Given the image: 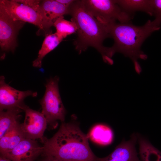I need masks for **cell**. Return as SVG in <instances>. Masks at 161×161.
I'll return each mask as SVG.
<instances>
[{
    "mask_svg": "<svg viewBox=\"0 0 161 161\" xmlns=\"http://www.w3.org/2000/svg\"><path fill=\"white\" fill-rule=\"evenodd\" d=\"M115 3L126 13L133 15L137 11H142L152 16L151 0H117Z\"/></svg>",
    "mask_w": 161,
    "mask_h": 161,
    "instance_id": "5bb4252c",
    "label": "cell"
},
{
    "mask_svg": "<svg viewBox=\"0 0 161 161\" xmlns=\"http://www.w3.org/2000/svg\"><path fill=\"white\" fill-rule=\"evenodd\" d=\"M25 138L21 124L18 121H17L12 125L0 138V155H4Z\"/></svg>",
    "mask_w": 161,
    "mask_h": 161,
    "instance_id": "7c38bea8",
    "label": "cell"
},
{
    "mask_svg": "<svg viewBox=\"0 0 161 161\" xmlns=\"http://www.w3.org/2000/svg\"><path fill=\"white\" fill-rule=\"evenodd\" d=\"M0 161H12L5 157L0 155Z\"/></svg>",
    "mask_w": 161,
    "mask_h": 161,
    "instance_id": "cb8c5ba5",
    "label": "cell"
},
{
    "mask_svg": "<svg viewBox=\"0 0 161 161\" xmlns=\"http://www.w3.org/2000/svg\"><path fill=\"white\" fill-rule=\"evenodd\" d=\"M19 108L25 113L24 122L21 124L25 137L34 140L40 139L41 141L47 125L45 116L41 112L31 109L24 103Z\"/></svg>",
    "mask_w": 161,
    "mask_h": 161,
    "instance_id": "ba28073f",
    "label": "cell"
},
{
    "mask_svg": "<svg viewBox=\"0 0 161 161\" xmlns=\"http://www.w3.org/2000/svg\"><path fill=\"white\" fill-rule=\"evenodd\" d=\"M161 23L155 20H148L141 26L134 25L130 22L107 25L109 37L114 41L110 50L114 55L116 52L123 54L133 61L137 60L143 52L141 47L144 41L154 32L159 30Z\"/></svg>",
    "mask_w": 161,
    "mask_h": 161,
    "instance_id": "3957f363",
    "label": "cell"
},
{
    "mask_svg": "<svg viewBox=\"0 0 161 161\" xmlns=\"http://www.w3.org/2000/svg\"><path fill=\"white\" fill-rule=\"evenodd\" d=\"M22 111L19 108L0 111V138L12 125L18 121Z\"/></svg>",
    "mask_w": 161,
    "mask_h": 161,
    "instance_id": "e0dca14e",
    "label": "cell"
},
{
    "mask_svg": "<svg viewBox=\"0 0 161 161\" xmlns=\"http://www.w3.org/2000/svg\"><path fill=\"white\" fill-rule=\"evenodd\" d=\"M56 1L67 7H69L75 1V0H56Z\"/></svg>",
    "mask_w": 161,
    "mask_h": 161,
    "instance_id": "603a6c76",
    "label": "cell"
},
{
    "mask_svg": "<svg viewBox=\"0 0 161 161\" xmlns=\"http://www.w3.org/2000/svg\"><path fill=\"white\" fill-rule=\"evenodd\" d=\"M63 39L58 37L55 32L47 35L39 51L37 58L32 62V66L36 67H41L44 58L56 48Z\"/></svg>",
    "mask_w": 161,
    "mask_h": 161,
    "instance_id": "9a60e30c",
    "label": "cell"
},
{
    "mask_svg": "<svg viewBox=\"0 0 161 161\" xmlns=\"http://www.w3.org/2000/svg\"><path fill=\"white\" fill-rule=\"evenodd\" d=\"M92 140L102 145L110 144L113 138V134L111 129L103 124H98L93 127L88 135Z\"/></svg>",
    "mask_w": 161,
    "mask_h": 161,
    "instance_id": "2e32d148",
    "label": "cell"
},
{
    "mask_svg": "<svg viewBox=\"0 0 161 161\" xmlns=\"http://www.w3.org/2000/svg\"><path fill=\"white\" fill-rule=\"evenodd\" d=\"M43 151V146H40L36 140L25 138L2 156L12 161H34L42 154Z\"/></svg>",
    "mask_w": 161,
    "mask_h": 161,
    "instance_id": "30bf717a",
    "label": "cell"
},
{
    "mask_svg": "<svg viewBox=\"0 0 161 161\" xmlns=\"http://www.w3.org/2000/svg\"><path fill=\"white\" fill-rule=\"evenodd\" d=\"M134 66V69L136 73L138 74H140L142 71L141 67L137 61L135 60L133 61Z\"/></svg>",
    "mask_w": 161,
    "mask_h": 161,
    "instance_id": "7402d4cb",
    "label": "cell"
},
{
    "mask_svg": "<svg viewBox=\"0 0 161 161\" xmlns=\"http://www.w3.org/2000/svg\"><path fill=\"white\" fill-rule=\"evenodd\" d=\"M42 156L43 157L39 161H64L50 155Z\"/></svg>",
    "mask_w": 161,
    "mask_h": 161,
    "instance_id": "44dd1931",
    "label": "cell"
},
{
    "mask_svg": "<svg viewBox=\"0 0 161 161\" xmlns=\"http://www.w3.org/2000/svg\"><path fill=\"white\" fill-rule=\"evenodd\" d=\"M37 95L36 92L29 90L21 91L14 89L5 82L4 76L0 77V111L19 108L24 103L26 97Z\"/></svg>",
    "mask_w": 161,
    "mask_h": 161,
    "instance_id": "9c48e42d",
    "label": "cell"
},
{
    "mask_svg": "<svg viewBox=\"0 0 161 161\" xmlns=\"http://www.w3.org/2000/svg\"><path fill=\"white\" fill-rule=\"evenodd\" d=\"M41 14L45 21L51 27L58 18L67 14L69 7L56 0L41 1L39 4Z\"/></svg>",
    "mask_w": 161,
    "mask_h": 161,
    "instance_id": "4fadbf2b",
    "label": "cell"
},
{
    "mask_svg": "<svg viewBox=\"0 0 161 161\" xmlns=\"http://www.w3.org/2000/svg\"><path fill=\"white\" fill-rule=\"evenodd\" d=\"M67 14L72 17L77 27L78 37L75 42L76 49L79 53L89 47L96 49L101 55L104 61L110 63L109 47L103 45L104 40L109 37L107 25L97 20L85 8L81 0H75L69 7Z\"/></svg>",
    "mask_w": 161,
    "mask_h": 161,
    "instance_id": "7a4b0ae2",
    "label": "cell"
},
{
    "mask_svg": "<svg viewBox=\"0 0 161 161\" xmlns=\"http://www.w3.org/2000/svg\"><path fill=\"white\" fill-rule=\"evenodd\" d=\"M59 78L57 76L47 80L44 94L39 101L41 113L45 116L47 124L53 128L56 126L57 120L64 122L66 114L59 94Z\"/></svg>",
    "mask_w": 161,
    "mask_h": 161,
    "instance_id": "5b68a950",
    "label": "cell"
},
{
    "mask_svg": "<svg viewBox=\"0 0 161 161\" xmlns=\"http://www.w3.org/2000/svg\"><path fill=\"white\" fill-rule=\"evenodd\" d=\"M139 154L141 161H161V151L144 138L139 140Z\"/></svg>",
    "mask_w": 161,
    "mask_h": 161,
    "instance_id": "ac0fdd59",
    "label": "cell"
},
{
    "mask_svg": "<svg viewBox=\"0 0 161 161\" xmlns=\"http://www.w3.org/2000/svg\"><path fill=\"white\" fill-rule=\"evenodd\" d=\"M40 1L33 0L28 5L21 0H1L0 5L13 19L32 24L46 33L50 27L41 14L39 6Z\"/></svg>",
    "mask_w": 161,
    "mask_h": 161,
    "instance_id": "277c9868",
    "label": "cell"
},
{
    "mask_svg": "<svg viewBox=\"0 0 161 161\" xmlns=\"http://www.w3.org/2000/svg\"><path fill=\"white\" fill-rule=\"evenodd\" d=\"M53 26L56 28V34L62 39L75 32L77 30L75 23L71 21H69L65 19L63 16L57 19L54 21Z\"/></svg>",
    "mask_w": 161,
    "mask_h": 161,
    "instance_id": "d6986e66",
    "label": "cell"
},
{
    "mask_svg": "<svg viewBox=\"0 0 161 161\" xmlns=\"http://www.w3.org/2000/svg\"><path fill=\"white\" fill-rule=\"evenodd\" d=\"M152 16L155 19L161 23V0H151Z\"/></svg>",
    "mask_w": 161,
    "mask_h": 161,
    "instance_id": "ffe728a7",
    "label": "cell"
},
{
    "mask_svg": "<svg viewBox=\"0 0 161 161\" xmlns=\"http://www.w3.org/2000/svg\"><path fill=\"white\" fill-rule=\"evenodd\" d=\"M89 136L78 125L62 123L51 138L44 137L42 156L50 155L64 161H95L96 156L88 142Z\"/></svg>",
    "mask_w": 161,
    "mask_h": 161,
    "instance_id": "6da1fadb",
    "label": "cell"
},
{
    "mask_svg": "<svg viewBox=\"0 0 161 161\" xmlns=\"http://www.w3.org/2000/svg\"><path fill=\"white\" fill-rule=\"evenodd\" d=\"M25 23L13 19L0 5V46L2 50L14 52L17 35Z\"/></svg>",
    "mask_w": 161,
    "mask_h": 161,
    "instance_id": "52a82bcc",
    "label": "cell"
},
{
    "mask_svg": "<svg viewBox=\"0 0 161 161\" xmlns=\"http://www.w3.org/2000/svg\"><path fill=\"white\" fill-rule=\"evenodd\" d=\"M136 140V137L133 136L129 140L122 142L107 156L96 157L95 161H141L135 148Z\"/></svg>",
    "mask_w": 161,
    "mask_h": 161,
    "instance_id": "8fae6325",
    "label": "cell"
},
{
    "mask_svg": "<svg viewBox=\"0 0 161 161\" xmlns=\"http://www.w3.org/2000/svg\"><path fill=\"white\" fill-rule=\"evenodd\" d=\"M86 9L97 20L107 25L118 21L120 23L130 22L133 15L124 11L112 0H83Z\"/></svg>",
    "mask_w": 161,
    "mask_h": 161,
    "instance_id": "8992f818",
    "label": "cell"
}]
</instances>
